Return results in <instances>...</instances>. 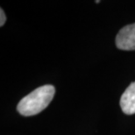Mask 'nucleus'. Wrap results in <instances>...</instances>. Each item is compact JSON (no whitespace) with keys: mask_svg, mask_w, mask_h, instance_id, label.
Listing matches in <instances>:
<instances>
[{"mask_svg":"<svg viewBox=\"0 0 135 135\" xmlns=\"http://www.w3.org/2000/svg\"><path fill=\"white\" fill-rule=\"evenodd\" d=\"M55 89L53 85H43L35 89L18 103L17 110L26 117L36 115L47 107L54 98Z\"/></svg>","mask_w":135,"mask_h":135,"instance_id":"f257e3e1","label":"nucleus"},{"mask_svg":"<svg viewBox=\"0 0 135 135\" xmlns=\"http://www.w3.org/2000/svg\"><path fill=\"white\" fill-rule=\"evenodd\" d=\"M116 46L122 50H135V23L126 26L118 32Z\"/></svg>","mask_w":135,"mask_h":135,"instance_id":"f03ea898","label":"nucleus"},{"mask_svg":"<svg viewBox=\"0 0 135 135\" xmlns=\"http://www.w3.org/2000/svg\"><path fill=\"white\" fill-rule=\"evenodd\" d=\"M120 106L122 112L126 115L135 113V82L131 83L121 96Z\"/></svg>","mask_w":135,"mask_h":135,"instance_id":"7ed1b4c3","label":"nucleus"},{"mask_svg":"<svg viewBox=\"0 0 135 135\" xmlns=\"http://www.w3.org/2000/svg\"><path fill=\"white\" fill-rule=\"evenodd\" d=\"M0 26H3L4 25L5 20H6V17H5V14L4 12L3 9H0Z\"/></svg>","mask_w":135,"mask_h":135,"instance_id":"20e7f679","label":"nucleus"}]
</instances>
